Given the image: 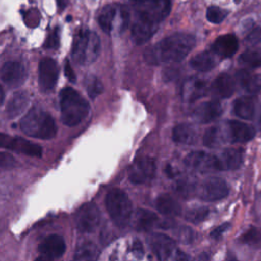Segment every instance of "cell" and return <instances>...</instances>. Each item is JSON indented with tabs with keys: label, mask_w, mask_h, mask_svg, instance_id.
I'll return each mask as SVG.
<instances>
[{
	"label": "cell",
	"mask_w": 261,
	"mask_h": 261,
	"mask_svg": "<svg viewBox=\"0 0 261 261\" xmlns=\"http://www.w3.org/2000/svg\"><path fill=\"white\" fill-rule=\"evenodd\" d=\"M238 80L241 86L251 94H261V75H252L248 71H240Z\"/></svg>",
	"instance_id": "4316f807"
},
{
	"label": "cell",
	"mask_w": 261,
	"mask_h": 261,
	"mask_svg": "<svg viewBox=\"0 0 261 261\" xmlns=\"http://www.w3.org/2000/svg\"><path fill=\"white\" fill-rule=\"evenodd\" d=\"M234 88H236L234 80L227 73H222L218 75L212 85V89L214 93L222 99L230 97L234 92Z\"/></svg>",
	"instance_id": "7402d4cb"
},
{
	"label": "cell",
	"mask_w": 261,
	"mask_h": 261,
	"mask_svg": "<svg viewBox=\"0 0 261 261\" xmlns=\"http://www.w3.org/2000/svg\"><path fill=\"white\" fill-rule=\"evenodd\" d=\"M172 140L175 143L190 145L197 140V132L191 124L179 123L172 130Z\"/></svg>",
	"instance_id": "603a6c76"
},
{
	"label": "cell",
	"mask_w": 261,
	"mask_h": 261,
	"mask_svg": "<svg viewBox=\"0 0 261 261\" xmlns=\"http://www.w3.org/2000/svg\"><path fill=\"white\" fill-rule=\"evenodd\" d=\"M242 241L245 244L255 245L261 241V232L257 228L252 227L242 236Z\"/></svg>",
	"instance_id": "8d00e7d4"
},
{
	"label": "cell",
	"mask_w": 261,
	"mask_h": 261,
	"mask_svg": "<svg viewBox=\"0 0 261 261\" xmlns=\"http://www.w3.org/2000/svg\"><path fill=\"white\" fill-rule=\"evenodd\" d=\"M260 127H261V117H260Z\"/></svg>",
	"instance_id": "7dc6e473"
},
{
	"label": "cell",
	"mask_w": 261,
	"mask_h": 261,
	"mask_svg": "<svg viewBox=\"0 0 261 261\" xmlns=\"http://www.w3.org/2000/svg\"><path fill=\"white\" fill-rule=\"evenodd\" d=\"M229 227V223H223L219 226H217L213 231H211V237L213 239H218L225 230H227Z\"/></svg>",
	"instance_id": "b9f144b4"
},
{
	"label": "cell",
	"mask_w": 261,
	"mask_h": 261,
	"mask_svg": "<svg viewBox=\"0 0 261 261\" xmlns=\"http://www.w3.org/2000/svg\"><path fill=\"white\" fill-rule=\"evenodd\" d=\"M213 54L214 53L210 51H203L198 53L190 61L192 68L200 72L211 70L215 66V57Z\"/></svg>",
	"instance_id": "d4e9b609"
},
{
	"label": "cell",
	"mask_w": 261,
	"mask_h": 261,
	"mask_svg": "<svg viewBox=\"0 0 261 261\" xmlns=\"http://www.w3.org/2000/svg\"><path fill=\"white\" fill-rule=\"evenodd\" d=\"M221 141V136H220V129L217 126H212L208 128L203 137V143L206 147L213 148L216 147Z\"/></svg>",
	"instance_id": "d6a6232c"
},
{
	"label": "cell",
	"mask_w": 261,
	"mask_h": 261,
	"mask_svg": "<svg viewBox=\"0 0 261 261\" xmlns=\"http://www.w3.org/2000/svg\"><path fill=\"white\" fill-rule=\"evenodd\" d=\"M38 251L41 255L38 260L57 259L65 252V242L59 234H50L40 243Z\"/></svg>",
	"instance_id": "8fae6325"
},
{
	"label": "cell",
	"mask_w": 261,
	"mask_h": 261,
	"mask_svg": "<svg viewBox=\"0 0 261 261\" xmlns=\"http://www.w3.org/2000/svg\"><path fill=\"white\" fill-rule=\"evenodd\" d=\"M101 50V43L98 35L89 30H81L75 35L71 56L75 63L88 64L97 59Z\"/></svg>",
	"instance_id": "5b68a950"
},
{
	"label": "cell",
	"mask_w": 261,
	"mask_h": 261,
	"mask_svg": "<svg viewBox=\"0 0 261 261\" xmlns=\"http://www.w3.org/2000/svg\"><path fill=\"white\" fill-rule=\"evenodd\" d=\"M27 75L25 67L17 61L5 62L0 69L1 80L10 87L20 86L27 79Z\"/></svg>",
	"instance_id": "5bb4252c"
},
{
	"label": "cell",
	"mask_w": 261,
	"mask_h": 261,
	"mask_svg": "<svg viewBox=\"0 0 261 261\" xmlns=\"http://www.w3.org/2000/svg\"><path fill=\"white\" fill-rule=\"evenodd\" d=\"M227 136L231 143H245L255 137V129L253 126L238 120H230L226 123Z\"/></svg>",
	"instance_id": "e0dca14e"
},
{
	"label": "cell",
	"mask_w": 261,
	"mask_h": 261,
	"mask_svg": "<svg viewBox=\"0 0 261 261\" xmlns=\"http://www.w3.org/2000/svg\"><path fill=\"white\" fill-rule=\"evenodd\" d=\"M239 49V41L232 34L219 36L212 45V52L220 58H229Z\"/></svg>",
	"instance_id": "2e32d148"
},
{
	"label": "cell",
	"mask_w": 261,
	"mask_h": 261,
	"mask_svg": "<svg viewBox=\"0 0 261 261\" xmlns=\"http://www.w3.org/2000/svg\"><path fill=\"white\" fill-rule=\"evenodd\" d=\"M209 214V209L206 207H200V208H195L187 212L186 218L190 222L193 223H199L203 221Z\"/></svg>",
	"instance_id": "d590c367"
},
{
	"label": "cell",
	"mask_w": 261,
	"mask_h": 261,
	"mask_svg": "<svg viewBox=\"0 0 261 261\" xmlns=\"http://www.w3.org/2000/svg\"><path fill=\"white\" fill-rule=\"evenodd\" d=\"M195 44L193 35L175 33L148 47L144 52V59L150 65L179 62L192 51Z\"/></svg>",
	"instance_id": "7a4b0ae2"
},
{
	"label": "cell",
	"mask_w": 261,
	"mask_h": 261,
	"mask_svg": "<svg viewBox=\"0 0 261 261\" xmlns=\"http://www.w3.org/2000/svg\"><path fill=\"white\" fill-rule=\"evenodd\" d=\"M116 13V6L113 4L106 5L100 12L98 17V22L100 28L106 33L110 34L112 30V22Z\"/></svg>",
	"instance_id": "f546056e"
},
{
	"label": "cell",
	"mask_w": 261,
	"mask_h": 261,
	"mask_svg": "<svg viewBox=\"0 0 261 261\" xmlns=\"http://www.w3.org/2000/svg\"><path fill=\"white\" fill-rule=\"evenodd\" d=\"M105 206L116 226L128 225L133 215V204L127 194L119 189L110 190L105 197Z\"/></svg>",
	"instance_id": "8992f818"
},
{
	"label": "cell",
	"mask_w": 261,
	"mask_h": 261,
	"mask_svg": "<svg viewBox=\"0 0 261 261\" xmlns=\"http://www.w3.org/2000/svg\"><path fill=\"white\" fill-rule=\"evenodd\" d=\"M39 86L43 92L51 91L58 79V65L52 58H43L39 63Z\"/></svg>",
	"instance_id": "7c38bea8"
},
{
	"label": "cell",
	"mask_w": 261,
	"mask_h": 261,
	"mask_svg": "<svg viewBox=\"0 0 261 261\" xmlns=\"http://www.w3.org/2000/svg\"><path fill=\"white\" fill-rule=\"evenodd\" d=\"M185 164L190 169L199 172H210L223 169L221 161L211 154L204 151H193L185 158Z\"/></svg>",
	"instance_id": "52a82bcc"
},
{
	"label": "cell",
	"mask_w": 261,
	"mask_h": 261,
	"mask_svg": "<svg viewBox=\"0 0 261 261\" xmlns=\"http://www.w3.org/2000/svg\"><path fill=\"white\" fill-rule=\"evenodd\" d=\"M174 190L181 197L188 198L191 195H193V193L195 191V185L189 178H182V179L177 180V182L175 184Z\"/></svg>",
	"instance_id": "e575fe53"
},
{
	"label": "cell",
	"mask_w": 261,
	"mask_h": 261,
	"mask_svg": "<svg viewBox=\"0 0 261 261\" xmlns=\"http://www.w3.org/2000/svg\"><path fill=\"white\" fill-rule=\"evenodd\" d=\"M135 12L132 24V38L138 44H144L156 33L159 24L168 16L171 9L170 0H134Z\"/></svg>",
	"instance_id": "6da1fadb"
},
{
	"label": "cell",
	"mask_w": 261,
	"mask_h": 261,
	"mask_svg": "<svg viewBox=\"0 0 261 261\" xmlns=\"http://www.w3.org/2000/svg\"><path fill=\"white\" fill-rule=\"evenodd\" d=\"M245 41L248 45H251V46H255L259 44L261 42V28L256 27L252 29L246 36Z\"/></svg>",
	"instance_id": "f35d334b"
},
{
	"label": "cell",
	"mask_w": 261,
	"mask_h": 261,
	"mask_svg": "<svg viewBox=\"0 0 261 261\" xmlns=\"http://www.w3.org/2000/svg\"><path fill=\"white\" fill-rule=\"evenodd\" d=\"M19 126L29 137L49 140L56 134V124L53 117L40 108H32L20 119Z\"/></svg>",
	"instance_id": "3957f363"
},
{
	"label": "cell",
	"mask_w": 261,
	"mask_h": 261,
	"mask_svg": "<svg viewBox=\"0 0 261 261\" xmlns=\"http://www.w3.org/2000/svg\"><path fill=\"white\" fill-rule=\"evenodd\" d=\"M256 99L250 96H243L233 103V112L243 119H252L255 115Z\"/></svg>",
	"instance_id": "ffe728a7"
},
{
	"label": "cell",
	"mask_w": 261,
	"mask_h": 261,
	"mask_svg": "<svg viewBox=\"0 0 261 261\" xmlns=\"http://www.w3.org/2000/svg\"><path fill=\"white\" fill-rule=\"evenodd\" d=\"M156 209L165 216H176L179 215L181 212V207L178 202L167 194L160 195L155 202Z\"/></svg>",
	"instance_id": "44dd1931"
},
{
	"label": "cell",
	"mask_w": 261,
	"mask_h": 261,
	"mask_svg": "<svg viewBox=\"0 0 261 261\" xmlns=\"http://www.w3.org/2000/svg\"><path fill=\"white\" fill-rule=\"evenodd\" d=\"M133 252L134 254L138 257V258H142L143 255H144V249H143V246L140 242H135L134 246H133Z\"/></svg>",
	"instance_id": "ee69618b"
},
{
	"label": "cell",
	"mask_w": 261,
	"mask_h": 261,
	"mask_svg": "<svg viewBox=\"0 0 261 261\" xmlns=\"http://www.w3.org/2000/svg\"><path fill=\"white\" fill-rule=\"evenodd\" d=\"M12 140H13V137H10L6 134L0 133V148L9 149L10 145L12 143Z\"/></svg>",
	"instance_id": "60d3db41"
},
{
	"label": "cell",
	"mask_w": 261,
	"mask_h": 261,
	"mask_svg": "<svg viewBox=\"0 0 261 261\" xmlns=\"http://www.w3.org/2000/svg\"><path fill=\"white\" fill-rule=\"evenodd\" d=\"M228 14V11L218 6H210L206 11V18L212 23H220Z\"/></svg>",
	"instance_id": "836d02e7"
},
{
	"label": "cell",
	"mask_w": 261,
	"mask_h": 261,
	"mask_svg": "<svg viewBox=\"0 0 261 261\" xmlns=\"http://www.w3.org/2000/svg\"><path fill=\"white\" fill-rule=\"evenodd\" d=\"M244 161V150L242 148H228L222 153L223 169H238Z\"/></svg>",
	"instance_id": "484cf974"
},
{
	"label": "cell",
	"mask_w": 261,
	"mask_h": 261,
	"mask_svg": "<svg viewBox=\"0 0 261 261\" xmlns=\"http://www.w3.org/2000/svg\"><path fill=\"white\" fill-rule=\"evenodd\" d=\"M85 86L87 88L88 95L92 99H95L97 96H99L103 92V89H104L102 82L94 75L88 76L85 80Z\"/></svg>",
	"instance_id": "1f68e13d"
},
{
	"label": "cell",
	"mask_w": 261,
	"mask_h": 261,
	"mask_svg": "<svg viewBox=\"0 0 261 261\" xmlns=\"http://www.w3.org/2000/svg\"><path fill=\"white\" fill-rule=\"evenodd\" d=\"M240 63L249 66L251 68H256L261 66V50L249 49L241 54L239 58Z\"/></svg>",
	"instance_id": "4dcf8cb0"
},
{
	"label": "cell",
	"mask_w": 261,
	"mask_h": 261,
	"mask_svg": "<svg viewBox=\"0 0 261 261\" xmlns=\"http://www.w3.org/2000/svg\"><path fill=\"white\" fill-rule=\"evenodd\" d=\"M166 174L169 177H173L175 175V172L173 171V168L170 165H167V167H166Z\"/></svg>",
	"instance_id": "f6af8a7d"
},
{
	"label": "cell",
	"mask_w": 261,
	"mask_h": 261,
	"mask_svg": "<svg viewBox=\"0 0 261 261\" xmlns=\"http://www.w3.org/2000/svg\"><path fill=\"white\" fill-rule=\"evenodd\" d=\"M101 214L98 207L93 204L84 205L76 214V228L81 232H93L99 225Z\"/></svg>",
	"instance_id": "ba28073f"
},
{
	"label": "cell",
	"mask_w": 261,
	"mask_h": 261,
	"mask_svg": "<svg viewBox=\"0 0 261 261\" xmlns=\"http://www.w3.org/2000/svg\"><path fill=\"white\" fill-rule=\"evenodd\" d=\"M207 91L208 86L205 81L192 77L187 80L182 84L180 95L185 101L192 103L205 96L207 94Z\"/></svg>",
	"instance_id": "9a60e30c"
},
{
	"label": "cell",
	"mask_w": 261,
	"mask_h": 261,
	"mask_svg": "<svg viewBox=\"0 0 261 261\" xmlns=\"http://www.w3.org/2000/svg\"><path fill=\"white\" fill-rule=\"evenodd\" d=\"M148 243L153 253L159 260H167L176 254L174 241L163 233H153L149 237Z\"/></svg>",
	"instance_id": "4fadbf2b"
},
{
	"label": "cell",
	"mask_w": 261,
	"mask_h": 261,
	"mask_svg": "<svg viewBox=\"0 0 261 261\" xmlns=\"http://www.w3.org/2000/svg\"><path fill=\"white\" fill-rule=\"evenodd\" d=\"M3 99H4V91H3V89H2V87L0 85V105L3 102Z\"/></svg>",
	"instance_id": "bcb514c9"
},
{
	"label": "cell",
	"mask_w": 261,
	"mask_h": 261,
	"mask_svg": "<svg viewBox=\"0 0 261 261\" xmlns=\"http://www.w3.org/2000/svg\"><path fill=\"white\" fill-rule=\"evenodd\" d=\"M64 73H65V76L70 81V82H74L75 81V74L73 72V69L72 67L70 66L68 60L65 61V65H64Z\"/></svg>",
	"instance_id": "7bdbcfd3"
},
{
	"label": "cell",
	"mask_w": 261,
	"mask_h": 261,
	"mask_svg": "<svg viewBox=\"0 0 261 261\" xmlns=\"http://www.w3.org/2000/svg\"><path fill=\"white\" fill-rule=\"evenodd\" d=\"M15 159L12 155L4 152H0V168H10L14 166Z\"/></svg>",
	"instance_id": "ab89813d"
},
{
	"label": "cell",
	"mask_w": 261,
	"mask_h": 261,
	"mask_svg": "<svg viewBox=\"0 0 261 261\" xmlns=\"http://www.w3.org/2000/svg\"><path fill=\"white\" fill-rule=\"evenodd\" d=\"M158 221L157 215L146 209H139L136 217V226L138 230L147 231L150 230Z\"/></svg>",
	"instance_id": "83f0119b"
},
{
	"label": "cell",
	"mask_w": 261,
	"mask_h": 261,
	"mask_svg": "<svg viewBox=\"0 0 261 261\" xmlns=\"http://www.w3.org/2000/svg\"><path fill=\"white\" fill-rule=\"evenodd\" d=\"M156 171V164L151 157H142L136 160L128 172V178L133 184L141 185L153 178Z\"/></svg>",
	"instance_id": "9c48e42d"
},
{
	"label": "cell",
	"mask_w": 261,
	"mask_h": 261,
	"mask_svg": "<svg viewBox=\"0 0 261 261\" xmlns=\"http://www.w3.org/2000/svg\"><path fill=\"white\" fill-rule=\"evenodd\" d=\"M9 150L29 156H41L42 149L39 145L19 137H13Z\"/></svg>",
	"instance_id": "cb8c5ba5"
},
{
	"label": "cell",
	"mask_w": 261,
	"mask_h": 261,
	"mask_svg": "<svg viewBox=\"0 0 261 261\" xmlns=\"http://www.w3.org/2000/svg\"><path fill=\"white\" fill-rule=\"evenodd\" d=\"M222 113V107L218 101L212 100L202 103L195 110L196 118L202 122L207 123L217 119Z\"/></svg>",
	"instance_id": "ac0fdd59"
},
{
	"label": "cell",
	"mask_w": 261,
	"mask_h": 261,
	"mask_svg": "<svg viewBox=\"0 0 261 261\" xmlns=\"http://www.w3.org/2000/svg\"><path fill=\"white\" fill-rule=\"evenodd\" d=\"M60 43V37H59V30L58 28L54 29L50 35L47 37L46 42L44 44V46L48 49H57Z\"/></svg>",
	"instance_id": "74e56055"
},
{
	"label": "cell",
	"mask_w": 261,
	"mask_h": 261,
	"mask_svg": "<svg viewBox=\"0 0 261 261\" xmlns=\"http://www.w3.org/2000/svg\"><path fill=\"white\" fill-rule=\"evenodd\" d=\"M29 95L23 91H18L12 95L6 105V114L9 118H14L21 114L29 104Z\"/></svg>",
	"instance_id": "d6986e66"
},
{
	"label": "cell",
	"mask_w": 261,
	"mask_h": 261,
	"mask_svg": "<svg viewBox=\"0 0 261 261\" xmlns=\"http://www.w3.org/2000/svg\"><path fill=\"white\" fill-rule=\"evenodd\" d=\"M60 111L62 122L74 126L88 115L89 104L79 92L66 87L60 92Z\"/></svg>",
	"instance_id": "277c9868"
},
{
	"label": "cell",
	"mask_w": 261,
	"mask_h": 261,
	"mask_svg": "<svg viewBox=\"0 0 261 261\" xmlns=\"http://www.w3.org/2000/svg\"><path fill=\"white\" fill-rule=\"evenodd\" d=\"M99 256L97 246L92 242H84L76 247L73 259L74 260H95Z\"/></svg>",
	"instance_id": "f1b7e54d"
},
{
	"label": "cell",
	"mask_w": 261,
	"mask_h": 261,
	"mask_svg": "<svg viewBox=\"0 0 261 261\" xmlns=\"http://www.w3.org/2000/svg\"><path fill=\"white\" fill-rule=\"evenodd\" d=\"M227 184L219 177H210L204 180L198 190L199 197L204 201H217L227 196Z\"/></svg>",
	"instance_id": "30bf717a"
}]
</instances>
